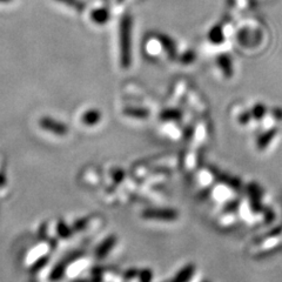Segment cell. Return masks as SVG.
I'll return each instance as SVG.
<instances>
[{"instance_id": "obj_1", "label": "cell", "mask_w": 282, "mask_h": 282, "mask_svg": "<svg viewBox=\"0 0 282 282\" xmlns=\"http://www.w3.org/2000/svg\"><path fill=\"white\" fill-rule=\"evenodd\" d=\"M132 26L133 20L129 14H125L120 20V60L121 66L127 68L132 61Z\"/></svg>"}, {"instance_id": "obj_2", "label": "cell", "mask_w": 282, "mask_h": 282, "mask_svg": "<svg viewBox=\"0 0 282 282\" xmlns=\"http://www.w3.org/2000/svg\"><path fill=\"white\" fill-rule=\"evenodd\" d=\"M91 19H92V21H93V23L98 24V25L106 24L109 20L108 10L104 9V7H101V9H97V10L92 11Z\"/></svg>"}, {"instance_id": "obj_3", "label": "cell", "mask_w": 282, "mask_h": 282, "mask_svg": "<svg viewBox=\"0 0 282 282\" xmlns=\"http://www.w3.org/2000/svg\"><path fill=\"white\" fill-rule=\"evenodd\" d=\"M218 63L220 66V68L224 70V73L227 77H231L233 73V67H232V60L229 58L228 54H221L218 58Z\"/></svg>"}, {"instance_id": "obj_4", "label": "cell", "mask_w": 282, "mask_h": 282, "mask_svg": "<svg viewBox=\"0 0 282 282\" xmlns=\"http://www.w3.org/2000/svg\"><path fill=\"white\" fill-rule=\"evenodd\" d=\"M208 38L209 40L213 42V44H220L225 40V35H224V31L220 26H214L208 33Z\"/></svg>"}, {"instance_id": "obj_5", "label": "cell", "mask_w": 282, "mask_h": 282, "mask_svg": "<svg viewBox=\"0 0 282 282\" xmlns=\"http://www.w3.org/2000/svg\"><path fill=\"white\" fill-rule=\"evenodd\" d=\"M159 40L161 41L162 46H164L166 51L168 52V54L172 55V58H173V56L175 55V44H174V41H173L171 38L166 37V35H160V37H159Z\"/></svg>"}, {"instance_id": "obj_6", "label": "cell", "mask_w": 282, "mask_h": 282, "mask_svg": "<svg viewBox=\"0 0 282 282\" xmlns=\"http://www.w3.org/2000/svg\"><path fill=\"white\" fill-rule=\"evenodd\" d=\"M58 2L72 7V9L76 10L77 12H83V11L86 9V4L81 2V0H58Z\"/></svg>"}, {"instance_id": "obj_7", "label": "cell", "mask_w": 282, "mask_h": 282, "mask_svg": "<svg viewBox=\"0 0 282 282\" xmlns=\"http://www.w3.org/2000/svg\"><path fill=\"white\" fill-rule=\"evenodd\" d=\"M194 58H195V56H194V53L189 51V52H186L185 54H183V56L181 58V60H182V62L187 63V62L193 61Z\"/></svg>"}, {"instance_id": "obj_8", "label": "cell", "mask_w": 282, "mask_h": 282, "mask_svg": "<svg viewBox=\"0 0 282 282\" xmlns=\"http://www.w3.org/2000/svg\"><path fill=\"white\" fill-rule=\"evenodd\" d=\"M122 2H123V0H118V3H122Z\"/></svg>"}]
</instances>
